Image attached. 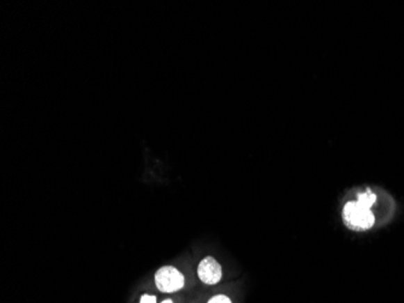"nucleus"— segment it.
<instances>
[{
    "mask_svg": "<svg viewBox=\"0 0 404 303\" xmlns=\"http://www.w3.org/2000/svg\"><path fill=\"white\" fill-rule=\"evenodd\" d=\"M343 219L348 228L357 232H364L375 224V215L372 208L363 205L359 201L346 203L343 209Z\"/></svg>",
    "mask_w": 404,
    "mask_h": 303,
    "instance_id": "obj_1",
    "label": "nucleus"
},
{
    "mask_svg": "<svg viewBox=\"0 0 404 303\" xmlns=\"http://www.w3.org/2000/svg\"><path fill=\"white\" fill-rule=\"evenodd\" d=\"M207 303H232V300L229 297L228 295L219 294L214 295L213 297L207 301Z\"/></svg>",
    "mask_w": 404,
    "mask_h": 303,
    "instance_id": "obj_5",
    "label": "nucleus"
},
{
    "mask_svg": "<svg viewBox=\"0 0 404 303\" xmlns=\"http://www.w3.org/2000/svg\"><path fill=\"white\" fill-rule=\"evenodd\" d=\"M161 303H173V301L171 299H166L163 300V302Z\"/></svg>",
    "mask_w": 404,
    "mask_h": 303,
    "instance_id": "obj_7",
    "label": "nucleus"
},
{
    "mask_svg": "<svg viewBox=\"0 0 404 303\" xmlns=\"http://www.w3.org/2000/svg\"><path fill=\"white\" fill-rule=\"evenodd\" d=\"M197 277L206 285L218 284L223 278V270L213 257H204L197 267Z\"/></svg>",
    "mask_w": 404,
    "mask_h": 303,
    "instance_id": "obj_3",
    "label": "nucleus"
},
{
    "mask_svg": "<svg viewBox=\"0 0 404 303\" xmlns=\"http://www.w3.org/2000/svg\"><path fill=\"white\" fill-rule=\"evenodd\" d=\"M140 303H156V296L149 294L142 295Z\"/></svg>",
    "mask_w": 404,
    "mask_h": 303,
    "instance_id": "obj_6",
    "label": "nucleus"
},
{
    "mask_svg": "<svg viewBox=\"0 0 404 303\" xmlns=\"http://www.w3.org/2000/svg\"><path fill=\"white\" fill-rule=\"evenodd\" d=\"M356 201H359L363 205L368 206V208H373L376 204L378 196H376L375 193H373L368 188L367 191L358 193L357 196H356Z\"/></svg>",
    "mask_w": 404,
    "mask_h": 303,
    "instance_id": "obj_4",
    "label": "nucleus"
},
{
    "mask_svg": "<svg viewBox=\"0 0 404 303\" xmlns=\"http://www.w3.org/2000/svg\"><path fill=\"white\" fill-rule=\"evenodd\" d=\"M155 286L159 291L163 294H173L184 288L186 279L181 271H178L176 267H161L154 277Z\"/></svg>",
    "mask_w": 404,
    "mask_h": 303,
    "instance_id": "obj_2",
    "label": "nucleus"
}]
</instances>
